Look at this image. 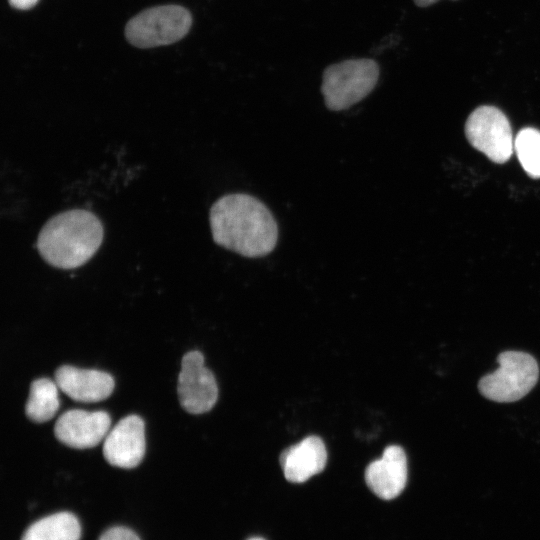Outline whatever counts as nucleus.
Instances as JSON below:
<instances>
[{
	"label": "nucleus",
	"instance_id": "obj_3",
	"mask_svg": "<svg viewBox=\"0 0 540 540\" xmlns=\"http://www.w3.org/2000/svg\"><path fill=\"white\" fill-rule=\"evenodd\" d=\"M378 77L379 67L372 59H351L328 66L321 85L326 107L332 111L348 109L374 89Z\"/></svg>",
	"mask_w": 540,
	"mask_h": 540
},
{
	"label": "nucleus",
	"instance_id": "obj_13",
	"mask_svg": "<svg viewBox=\"0 0 540 540\" xmlns=\"http://www.w3.org/2000/svg\"><path fill=\"white\" fill-rule=\"evenodd\" d=\"M80 537L81 527L76 516L60 512L33 523L21 540H80Z\"/></svg>",
	"mask_w": 540,
	"mask_h": 540
},
{
	"label": "nucleus",
	"instance_id": "obj_5",
	"mask_svg": "<svg viewBox=\"0 0 540 540\" xmlns=\"http://www.w3.org/2000/svg\"><path fill=\"white\" fill-rule=\"evenodd\" d=\"M191 24V14L184 7L156 6L130 19L125 28V36L136 47H156L180 40L187 34Z\"/></svg>",
	"mask_w": 540,
	"mask_h": 540
},
{
	"label": "nucleus",
	"instance_id": "obj_17",
	"mask_svg": "<svg viewBox=\"0 0 540 540\" xmlns=\"http://www.w3.org/2000/svg\"><path fill=\"white\" fill-rule=\"evenodd\" d=\"M38 0H9L12 7L16 9L26 10L32 8Z\"/></svg>",
	"mask_w": 540,
	"mask_h": 540
},
{
	"label": "nucleus",
	"instance_id": "obj_19",
	"mask_svg": "<svg viewBox=\"0 0 540 540\" xmlns=\"http://www.w3.org/2000/svg\"><path fill=\"white\" fill-rule=\"evenodd\" d=\"M248 540H265V539L260 538V537H252V538H250V539H248Z\"/></svg>",
	"mask_w": 540,
	"mask_h": 540
},
{
	"label": "nucleus",
	"instance_id": "obj_18",
	"mask_svg": "<svg viewBox=\"0 0 540 540\" xmlns=\"http://www.w3.org/2000/svg\"><path fill=\"white\" fill-rule=\"evenodd\" d=\"M439 0H414L415 4L420 6V7H426V6H429V5H432L436 2H438Z\"/></svg>",
	"mask_w": 540,
	"mask_h": 540
},
{
	"label": "nucleus",
	"instance_id": "obj_9",
	"mask_svg": "<svg viewBox=\"0 0 540 540\" xmlns=\"http://www.w3.org/2000/svg\"><path fill=\"white\" fill-rule=\"evenodd\" d=\"M110 426L111 419L105 411L72 409L57 419L54 434L66 446L86 449L97 446L105 439Z\"/></svg>",
	"mask_w": 540,
	"mask_h": 540
},
{
	"label": "nucleus",
	"instance_id": "obj_15",
	"mask_svg": "<svg viewBox=\"0 0 540 540\" xmlns=\"http://www.w3.org/2000/svg\"><path fill=\"white\" fill-rule=\"evenodd\" d=\"M514 150L526 173L540 178V131L531 127L520 130L514 139Z\"/></svg>",
	"mask_w": 540,
	"mask_h": 540
},
{
	"label": "nucleus",
	"instance_id": "obj_4",
	"mask_svg": "<svg viewBox=\"0 0 540 540\" xmlns=\"http://www.w3.org/2000/svg\"><path fill=\"white\" fill-rule=\"evenodd\" d=\"M499 367L482 377L478 389L485 398L509 403L526 396L536 385L539 367L536 359L522 351H504L497 357Z\"/></svg>",
	"mask_w": 540,
	"mask_h": 540
},
{
	"label": "nucleus",
	"instance_id": "obj_11",
	"mask_svg": "<svg viewBox=\"0 0 540 540\" xmlns=\"http://www.w3.org/2000/svg\"><path fill=\"white\" fill-rule=\"evenodd\" d=\"M55 382L67 396L83 403L105 400L112 394L115 385L113 377L107 372L71 365L60 366L55 371Z\"/></svg>",
	"mask_w": 540,
	"mask_h": 540
},
{
	"label": "nucleus",
	"instance_id": "obj_6",
	"mask_svg": "<svg viewBox=\"0 0 540 540\" xmlns=\"http://www.w3.org/2000/svg\"><path fill=\"white\" fill-rule=\"evenodd\" d=\"M465 133L470 144L495 163H504L512 155L514 139L505 114L494 106H480L468 117Z\"/></svg>",
	"mask_w": 540,
	"mask_h": 540
},
{
	"label": "nucleus",
	"instance_id": "obj_8",
	"mask_svg": "<svg viewBox=\"0 0 540 540\" xmlns=\"http://www.w3.org/2000/svg\"><path fill=\"white\" fill-rule=\"evenodd\" d=\"M145 454V425L138 415L122 418L104 439L106 461L119 468L131 469L140 464Z\"/></svg>",
	"mask_w": 540,
	"mask_h": 540
},
{
	"label": "nucleus",
	"instance_id": "obj_1",
	"mask_svg": "<svg viewBox=\"0 0 540 540\" xmlns=\"http://www.w3.org/2000/svg\"><path fill=\"white\" fill-rule=\"evenodd\" d=\"M209 221L214 242L242 256H265L277 244L278 227L272 213L251 195L222 196L211 206Z\"/></svg>",
	"mask_w": 540,
	"mask_h": 540
},
{
	"label": "nucleus",
	"instance_id": "obj_16",
	"mask_svg": "<svg viewBox=\"0 0 540 540\" xmlns=\"http://www.w3.org/2000/svg\"><path fill=\"white\" fill-rule=\"evenodd\" d=\"M99 540H140L131 529L126 527H113L105 531Z\"/></svg>",
	"mask_w": 540,
	"mask_h": 540
},
{
	"label": "nucleus",
	"instance_id": "obj_12",
	"mask_svg": "<svg viewBox=\"0 0 540 540\" xmlns=\"http://www.w3.org/2000/svg\"><path fill=\"white\" fill-rule=\"evenodd\" d=\"M326 462V447L318 436H308L285 449L280 455L284 476L293 483L305 482L320 473Z\"/></svg>",
	"mask_w": 540,
	"mask_h": 540
},
{
	"label": "nucleus",
	"instance_id": "obj_7",
	"mask_svg": "<svg viewBox=\"0 0 540 540\" xmlns=\"http://www.w3.org/2000/svg\"><path fill=\"white\" fill-rule=\"evenodd\" d=\"M178 396L182 408L191 414L210 411L218 398V387L213 373L204 365L199 351L186 353L178 376Z\"/></svg>",
	"mask_w": 540,
	"mask_h": 540
},
{
	"label": "nucleus",
	"instance_id": "obj_10",
	"mask_svg": "<svg viewBox=\"0 0 540 540\" xmlns=\"http://www.w3.org/2000/svg\"><path fill=\"white\" fill-rule=\"evenodd\" d=\"M407 476V457L398 445L386 447L381 458L371 462L365 470L368 488L384 500L394 499L402 493Z\"/></svg>",
	"mask_w": 540,
	"mask_h": 540
},
{
	"label": "nucleus",
	"instance_id": "obj_2",
	"mask_svg": "<svg viewBox=\"0 0 540 540\" xmlns=\"http://www.w3.org/2000/svg\"><path fill=\"white\" fill-rule=\"evenodd\" d=\"M99 218L85 209H70L51 217L37 238L40 256L51 266L74 269L85 264L102 244Z\"/></svg>",
	"mask_w": 540,
	"mask_h": 540
},
{
	"label": "nucleus",
	"instance_id": "obj_14",
	"mask_svg": "<svg viewBox=\"0 0 540 540\" xmlns=\"http://www.w3.org/2000/svg\"><path fill=\"white\" fill-rule=\"evenodd\" d=\"M58 389L56 382L48 378L34 380L25 405L27 417L36 423L52 419L60 406Z\"/></svg>",
	"mask_w": 540,
	"mask_h": 540
}]
</instances>
